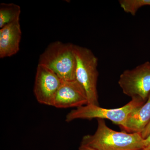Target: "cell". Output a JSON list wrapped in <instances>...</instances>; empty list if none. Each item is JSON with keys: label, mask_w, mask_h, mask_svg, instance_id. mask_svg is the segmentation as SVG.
I'll list each match as a JSON object with an SVG mask.
<instances>
[{"label": "cell", "mask_w": 150, "mask_h": 150, "mask_svg": "<svg viewBox=\"0 0 150 150\" xmlns=\"http://www.w3.org/2000/svg\"><path fill=\"white\" fill-rule=\"evenodd\" d=\"M97 120L95 133L84 136L81 145L96 150H142L146 148L141 133L115 131L109 128L103 119Z\"/></svg>", "instance_id": "1"}, {"label": "cell", "mask_w": 150, "mask_h": 150, "mask_svg": "<svg viewBox=\"0 0 150 150\" xmlns=\"http://www.w3.org/2000/svg\"><path fill=\"white\" fill-rule=\"evenodd\" d=\"M73 44L56 41L40 55L39 64L47 67L63 81L76 79V61Z\"/></svg>", "instance_id": "2"}, {"label": "cell", "mask_w": 150, "mask_h": 150, "mask_svg": "<svg viewBox=\"0 0 150 150\" xmlns=\"http://www.w3.org/2000/svg\"><path fill=\"white\" fill-rule=\"evenodd\" d=\"M76 61V79L83 87L87 97L88 104L98 105L97 81L98 59L92 51L85 47L73 45Z\"/></svg>", "instance_id": "3"}, {"label": "cell", "mask_w": 150, "mask_h": 150, "mask_svg": "<svg viewBox=\"0 0 150 150\" xmlns=\"http://www.w3.org/2000/svg\"><path fill=\"white\" fill-rule=\"evenodd\" d=\"M146 102L139 99H132L123 107L108 109L98 105L87 104L73 109L66 116V121L70 122L76 119H108L121 128L125 124L127 117L135 108Z\"/></svg>", "instance_id": "4"}, {"label": "cell", "mask_w": 150, "mask_h": 150, "mask_svg": "<svg viewBox=\"0 0 150 150\" xmlns=\"http://www.w3.org/2000/svg\"><path fill=\"white\" fill-rule=\"evenodd\" d=\"M118 85L123 93L132 99L146 102L150 94V62H145L120 75Z\"/></svg>", "instance_id": "5"}, {"label": "cell", "mask_w": 150, "mask_h": 150, "mask_svg": "<svg viewBox=\"0 0 150 150\" xmlns=\"http://www.w3.org/2000/svg\"><path fill=\"white\" fill-rule=\"evenodd\" d=\"M62 81L52 70L38 64L33 89L37 101L41 104L53 106Z\"/></svg>", "instance_id": "6"}, {"label": "cell", "mask_w": 150, "mask_h": 150, "mask_svg": "<svg viewBox=\"0 0 150 150\" xmlns=\"http://www.w3.org/2000/svg\"><path fill=\"white\" fill-rule=\"evenodd\" d=\"M88 103L84 89L75 79L62 81L54 98L53 106L59 108H77Z\"/></svg>", "instance_id": "7"}, {"label": "cell", "mask_w": 150, "mask_h": 150, "mask_svg": "<svg viewBox=\"0 0 150 150\" xmlns=\"http://www.w3.org/2000/svg\"><path fill=\"white\" fill-rule=\"evenodd\" d=\"M21 35L19 21L0 29V58L11 57L18 52Z\"/></svg>", "instance_id": "8"}, {"label": "cell", "mask_w": 150, "mask_h": 150, "mask_svg": "<svg viewBox=\"0 0 150 150\" xmlns=\"http://www.w3.org/2000/svg\"><path fill=\"white\" fill-rule=\"evenodd\" d=\"M150 122V94L144 104L135 108L128 115L121 127L128 133H141Z\"/></svg>", "instance_id": "9"}, {"label": "cell", "mask_w": 150, "mask_h": 150, "mask_svg": "<svg viewBox=\"0 0 150 150\" xmlns=\"http://www.w3.org/2000/svg\"><path fill=\"white\" fill-rule=\"evenodd\" d=\"M21 9L19 6L13 3L0 4V28L7 25L19 21Z\"/></svg>", "instance_id": "10"}, {"label": "cell", "mask_w": 150, "mask_h": 150, "mask_svg": "<svg viewBox=\"0 0 150 150\" xmlns=\"http://www.w3.org/2000/svg\"><path fill=\"white\" fill-rule=\"evenodd\" d=\"M119 3L124 12L133 16L141 8L150 6V0H120Z\"/></svg>", "instance_id": "11"}, {"label": "cell", "mask_w": 150, "mask_h": 150, "mask_svg": "<svg viewBox=\"0 0 150 150\" xmlns=\"http://www.w3.org/2000/svg\"><path fill=\"white\" fill-rule=\"evenodd\" d=\"M150 134V122L146 127L144 131L142 133V136L143 139H145L149 136Z\"/></svg>", "instance_id": "12"}, {"label": "cell", "mask_w": 150, "mask_h": 150, "mask_svg": "<svg viewBox=\"0 0 150 150\" xmlns=\"http://www.w3.org/2000/svg\"><path fill=\"white\" fill-rule=\"evenodd\" d=\"M145 143L146 148L148 147L150 149V134L145 139Z\"/></svg>", "instance_id": "13"}, {"label": "cell", "mask_w": 150, "mask_h": 150, "mask_svg": "<svg viewBox=\"0 0 150 150\" xmlns=\"http://www.w3.org/2000/svg\"><path fill=\"white\" fill-rule=\"evenodd\" d=\"M79 150H96L94 149H93L89 147L86 146H82L81 145L80 147L79 148Z\"/></svg>", "instance_id": "14"}, {"label": "cell", "mask_w": 150, "mask_h": 150, "mask_svg": "<svg viewBox=\"0 0 150 150\" xmlns=\"http://www.w3.org/2000/svg\"><path fill=\"white\" fill-rule=\"evenodd\" d=\"M142 150H150V149L148 147H146Z\"/></svg>", "instance_id": "15"}]
</instances>
